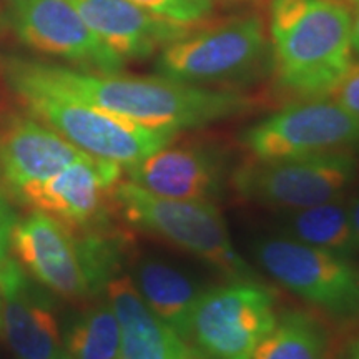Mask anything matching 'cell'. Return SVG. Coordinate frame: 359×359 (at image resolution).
Instances as JSON below:
<instances>
[{"label":"cell","mask_w":359,"mask_h":359,"mask_svg":"<svg viewBox=\"0 0 359 359\" xmlns=\"http://www.w3.org/2000/svg\"><path fill=\"white\" fill-rule=\"evenodd\" d=\"M25 65L43 82L79 100L143 127L177 133L241 115L255 103L235 90L195 87L161 75L128 77L118 72L88 74L32 62H25Z\"/></svg>","instance_id":"6da1fadb"},{"label":"cell","mask_w":359,"mask_h":359,"mask_svg":"<svg viewBox=\"0 0 359 359\" xmlns=\"http://www.w3.org/2000/svg\"><path fill=\"white\" fill-rule=\"evenodd\" d=\"M353 15L341 0H271L276 83L299 100L330 97L353 65Z\"/></svg>","instance_id":"7a4b0ae2"},{"label":"cell","mask_w":359,"mask_h":359,"mask_svg":"<svg viewBox=\"0 0 359 359\" xmlns=\"http://www.w3.org/2000/svg\"><path fill=\"white\" fill-rule=\"evenodd\" d=\"M8 83L30 111L83 154L132 167L173 143L177 132L148 128L72 97L43 82L27 69L25 62H12Z\"/></svg>","instance_id":"3957f363"},{"label":"cell","mask_w":359,"mask_h":359,"mask_svg":"<svg viewBox=\"0 0 359 359\" xmlns=\"http://www.w3.org/2000/svg\"><path fill=\"white\" fill-rule=\"evenodd\" d=\"M114 205L128 224L193 255L226 281H259L255 268L236 251L226 222L212 201L163 198L120 180Z\"/></svg>","instance_id":"277c9868"},{"label":"cell","mask_w":359,"mask_h":359,"mask_svg":"<svg viewBox=\"0 0 359 359\" xmlns=\"http://www.w3.org/2000/svg\"><path fill=\"white\" fill-rule=\"evenodd\" d=\"M271 45L258 13H238L198 25L161 48L156 72L165 79L212 88L250 82L266 65Z\"/></svg>","instance_id":"5b68a950"},{"label":"cell","mask_w":359,"mask_h":359,"mask_svg":"<svg viewBox=\"0 0 359 359\" xmlns=\"http://www.w3.org/2000/svg\"><path fill=\"white\" fill-rule=\"evenodd\" d=\"M255 258L283 288L331 320L344 325L359 321V266L353 258L290 236L259 240Z\"/></svg>","instance_id":"8992f818"},{"label":"cell","mask_w":359,"mask_h":359,"mask_svg":"<svg viewBox=\"0 0 359 359\" xmlns=\"http://www.w3.org/2000/svg\"><path fill=\"white\" fill-rule=\"evenodd\" d=\"M358 173L359 161L351 151H331L298 158H251L230 175V183L246 201L294 212L343 198Z\"/></svg>","instance_id":"52a82bcc"},{"label":"cell","mask_w":359,"mask_h":359,"mask_svg":"<svg viewBox=\"0 0 359 359\" xmlns=\"http://www.w3.org/2000/svg\"><path fill=\"white\" fill-rule=\"evenodd\" d=\"M276 318L275 293L262 281H228L201 293L187 341L205 359H251Z\"/></svg>","instance_id":"ba28073f"},{"label":"cell","mask_w":359,"mask_h":359,"mask_svg":"<svg viewBox=\"0 0 359 359\" xmlns=\"http://www.w3.org/2000/svg\"><path fill=\"white\" fill-rule=\"evenodd\" d=\"M241 147L253 160H281L359 145V118L333 98L299 100L241 133Z\"/></svg>","instance_id":"9c48e42d"},{"label":"cell","mask_w":359,"mask_h":359,"mask_svg":"<svg viewBox=\"0 0 359 359\" xmlns=\"http://www.w3.org/2000/svg\"><path fill=\"white\" fill-rule=\"evenodd\" d=\"M120 180V165L85 154L52 178L29 183L13 195L69 230L83 231L110 223L114 188Z\"/></svg>","instance_id":"30bf717a"},{"label":"cell","mask_w":359,"mask_h":359,"mask_svg":"<svg viewBox=\"0 0 359 359\" xmlns=\"http://www.w3.org/2000/svg\"><path fill=\"white\" fill-rule=\"evenodd\" d=\"M12 25L27 45L100 74H116L123 60L93 34L74 0H8Z\"/></svg>","instance_id":"8fae6325"},{"label":"cell","mask_w":359,"mask_h":359,"mask_svg":"<svg viewBox=\"0 0 359 359\" xmlns=\"http://www.w3.org/2000/svg\"><path fill=\"white\" fill-rule=\"evenodd\" d=\"M15 258L42 285L70 299L93 296L75 233L42 212L15 223L11 236Z\"/></svg>","instance_id":"7c38bea8"},{"label":"cell","mask_w":359,"mask_h":359,"mask_svg":"<svg viewBox=\"0 0 359 359\" xmlns=\"http://www.w3.org/2000/svg\"><path fill=\"white\" fill-rule=\"evenodd\" d=\"M170 145L128 167L127 180L163 198L215 203L230 180L223 156L203 145Z\"/></svg>","instance_id":"4fadbf2b"},{"label":"cell","mask_w":359,"mask_h":359,"mask_svg":"<svg viewBox=\"0 0 359 359\" xmlns=\"http://www.w3.org/2000/svg\"><path fill=\"white\" fill-rule=\"evenodd\" d=\"M2 331L19 359H57L65 353L52 303L12 258L0 263Z\"/></svg>","instance_id":"5bb4252c"},{"label":"cell","mask_w":359,"mask_h":359,"mask_svg":"<svg viewBox=\"0 0 359 359\" xmlns=\"http://www.w3.org/2000/svg\"><path fill=\"white\" fill-rule=\"evenodd\" d=\"M74 4L93 34L122 60L154 55L198 27L161 19L132 0H74Z\"/></svg>","instance_id":"9a60e30c"},{"label":"cell","mask_w":359,"mask_h":359,"mask_svg":"<svg viewBox=\"0 0 359 359\" xmlns=\"http://www.w3.org/2000/svg\"><path fill=\"white\" fill-rule=\"evenodd\" d=\"M105 291L120 326L118 359H205L147 306L132 278L115 276Z\"/></svg>","instance_id":"2e32d148"},{"label":"cell","mask_w":359,"mask_h":359,"mask_svg":"<svg viewBox=\"0 0 359 359\" xmlns=\"http://www.w3.org/2000/svg\"><path fill=\"white\" fill-rule=\"evenodd\" d=\"M85 154L55 130L17 118L0 135V183L12 193L43 182Z\"/></svg>","instance_id":"e0dca14e"},{"label":"cell","mask_w":359,"mask_h":359,"mask_svg":"<svg viewBox=\"0 0 359 359\" xmlns=\"http://www.w3.org/2000/svg\"><path fill=\"white\" fill-rule=\"evenodd\" d=\"M133 285L147 306L187 339L191 311L205 290L183 271L154 258L138 262Z\"/></svg>","instance_id":"ac0fdd59"},{"label":"cell","mask_w":359,"mask_h":359,"mask_svg":"<svg viewBox=\"0 0 359 359\" xmlns=\"http://www.w3.org/2000/svg\"><path fill=\"white\" fill-rule=\"evenodd\" d=\"M251 359H331V334L318 314L288 309L259 341Z\"/></svg>","instance_id":"d6986e66"},{"label":"cell","mask_w":359,"mask_h":359,"mask_svg":"<svg viewBox=\"0 0 359 359\" xmlns=\"http://www.w3.org/2000/svg\"><path fill=\"white\" fill-rule=\"evenodd\" d=\"M288 236L299 243L353 258L359 251L349 206L343 198L294 210L286 222Z\"/></svg>","instance_id":"ffe728a7"},{"label":"cell","mask_w":359,"mask_h":359,"mask_svg":"<svg viewBox=\"0 0 359 359\" xmlns=\"http://www.w3.org/2000/svg\"><path fill=\"white\" fill-rule=\"evenodd\" d=\"M65 349L72 359H118L120 326L109 299L80 314L67 333Z\"/></svg>","instance_id":"44dd1931"},{"label":"cell","mask_w":359,"mask_h":359,"mask_svg":"<svg viewBox=\"0 0 359 359\" xmlns=\"http://www.w3.org/2000/svg\"><path fill=\"white\" fill-rule=\"evenodd\" d=\"M155 15L183 25H200L215 11L218 0H132Z\"/></svg>","instance_id":"7402d4cb"},{"label":"cell","mask_w":359,"mask_h":359,"mask_svg":"<svg viewBox=\"0 0 359 359\" xmlns=\"http://www.w3.org/2000/svg\"><path fill=\"white\" fill-rule=\"evenodd\" d=\"M336 103L359 118V64H353L330 93Z\"/></svg>","instance_id":"603a6c76"},{"label":"cell","mask_w":359,"mask_h":359,"mask_svg":"<svg viewBox=\"0 0 359 359\" xmlns=\"http://www.w3.org/2000/svg\"><path fill=\"white\" fill-rule=\"evenodd\" d=\"M15 223L17 217L13 213L11 203L0 195V263L7 257V250L8 245H11V236Z\"/></svg>","instance_id":"cb8c5ba5"},{"label":"cell","mask_w":359,"mask_h":359,"mask_svg":"<svg viewBox=\"0 0 359 359\" xmlns=\"http://www.w3.org/2000/svg\"><path fill=\"white\" fill-rule=\"evenodd\" d=\"M336 359H359V336L348 341L346 346L341 349Z\"/></svg>","instance_id":"d4e9b609"},{"label":"cell","mask_w":359,"mask_h":359,"mask_svg":"<svg viewBox=\"0 0 359 359\" xmlns=\"http://www.w3.org/2000/svg\"><path fill=\"white\" fill-rule=\"evenodd\" d=\"M349 206V217H351V223H353V230L354 235H356L358 245H359V193L354 198L348 203Z\"/></svg>","instance_id":"484cf974"},{"label":"cell","mask_w":359,"mask_h":359,"mask_svg":"<svg viewBox=\"0 0 359 359\" xmlns=\"http://www.w3.org/2000/svg\"><path fill=\"white\" fill-rule=\"evenodd\" d=\"M351 43H353V55L359 57V4H358L356 13H354V17H353Z\"/></svg>","instance_id":"4316f807"},{"label":"cell","mask_w":359,"mask_h":359,"mask_svg":"<svg viewBox=\"0 0 359 359\" xmlns=\"http://www.w3.org/2000/svg\"><path fill=\"white\" fill-rule=\"evenodd\" d=\"M57 359H72V358L69 356V353H67V351H65L64 354H62V356H60V358H57Z\"/></svg>","instance_id":"83f0119b"},{"label":"cell","mask_w":359,"mask_h":359,"mask_svg":"<svg viewBox=\"0 0 359 359\" xmlns=\"http://www.w3.org/2000/svg\"><path fill=\"white\" fill-rule=\"evenodd\" d=\"M0 330H2V303H0Z\"/></svg>","instance_id":"f1b7e54d"},{"label":"cell","mask_w":359,"mask_h":359,"mask_svg":"<svg viewBox=\"0 0 359 359\" xmlns=\"http://www.w3.org/2000/svg\"><path fill=\"white\" fill-rule=\"evenodd\" d=\"M351 2H354V4H356V6H358V4H359V0H351Z\"/></svg>","instance_id":"f546056e"}]
</instances>
